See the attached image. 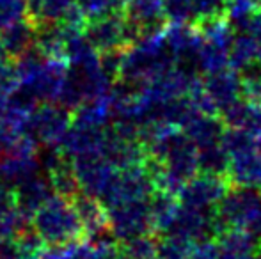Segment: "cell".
<instances>
[{
	"label": "cell",
	"mask_w": 261,
	"mask_h": 259,
	"mask_svg": "<svg viewBox=\"0 0 261 259\" xmlns=\"http://www.w3.org/2000/svg\"><path fill=\"white\" fill-rule=\"evenodd\" d=\"M164 27L142 34L121 52L116 82L137 87L176 64L165 41Z\"/></svg>",
	"instance_id": "6da1fadb"
},
{
	"label": "cell",
	"mask_w": 261,
	"mask_h": 259,
	"mask_svg": "<svg viewBox=\"0 0 261 259\" xmlns=\"http://www.w3.org/2000/svg\"><path fill=\"white\" fill-rule=\"evenodd\" d=\"M31 225L45 245H66L87 240L73 199L59 194H52L34 211Z\"/></svg>",
	"instance_id": "7a4b0ae2"
},
{
	"label": "cell",
	"mask_w": 261,
	"mask_h": 259,
	"mask_svg": "<svg viewBox=\"0 0 261 259\" xmlns=\"http://www.w3.org/2000/svg\"><path fill=\"white\" fill-rule=\"evenodd\" d=\"M222 146L227 158L226 176L233 187H261V151L256 137L247 131L226 128Z\"/></svg>",
	"instance_id": "3957f363"
},
{
	"label": "cell",
	"mask_w": 261,
	"mask_h": 259,
	"mask_svg": "<svg viewBox=\"0 0 261 259\" xmlns=\"http://www.w3.org/2000/svg\"><path fill=\"white\" fill-rule=\"evenodd\" d=\"M215 211L222 231L238 229L261 240V192L258 188L231 187Z\"/></svg>",
	"instance_id": "277c9868"
},
{
	"label": "cell",
	"mask_w": 261,
	"mask_h": 259,
	"mask_svg": "<svg viewBox=\"0 0 261 259\" xmlns=\"http://www.w3.org/2000/svg\"><path fill=\"white\" fill-rule=\"evenodd\" d=\"M242 96V76L237 69L224 68L219 71L201 75L199 85L190 94L196 107L204 114L220 116V112L229 107Z\"/></svg>",
	"instance_id": "5b68a950"
},
{
	"label": "cell",
	"mask_w": 261,
	"mask_h": 259,
	"mask_svg": "<svg viewBox=\"0 0 261 259\" xmlns=\"http://www.w3.org/2000/svg\"><path fill=\"white\" fill-rule=\"evenodd\" d=\"M139 31L121 11L89 20L84 27V38L98 53L121 52L139 39Z\"/></svg>",
	"instance_id": "8992f818"
},
{
	"label": "cell",
	"mask_w": 261,
	"mask_h": 259,
	"mask_svg": "<svg viewBox=\"0 0 261 259\" xmlns=\"http://www.w3.org/2000/svg\"><path fill=\"white\" fill-rule=\"evenodd\" d=\"M156 192L155 176L149 162L137 163V165L117 169L112 185L109 187L107 194L103 195L101 203L107 208L114 204L126 203V200H142L149 199Z\"/></svg>",
	"instance_id": "52a82bcc"
},
{
	"label": "cell",
	"mask_w": 261,
	"mask_h": 259,
	"mask_svg": "<svg viewBox=\"0 0 261 259\" xmlns=\"http://www.w3.org/2000/svg\"><path fill=\"white\" fill-rule=\"evenodd\" d=\"M73 123V110L57 101H39L27 123V131L46 148H59Z\"/></svg>",
	"instance_id": "ba28073f"
},
{
	"label": "cell",
	"mask_w": 261,
	"mask_h": 259,
	"mask_svg": "<svg viewBox=\"0 0 261 259\" xmlns=\"http://www.w3.org/2000/svg\"><path fill=\"white\" fill-rule=\"evenodd\" d=\"M107 210H109L110 235L117 242H126V240L153 233L149 199L126 200V203L114 204Z\"/></svg>",
	"instance_id": "9c48e42d"
},
{
	"label": "cell",
	"mask_w": 261,
	"mask_h": 259,
	"mask_svg": "<svg viewBox=\"0 0 261 259\" xmlns=\"http://www.w3.org/2000/svg\"><path fill=\"white\" fill-rule=\"evenodd\" d=\"M233 187L227 176L213 172H197L181 187L178 199L183 206L201 211H215L227 190Z\"/></svg>",
	"instance_id": "30bf717a"
},
{
	"label": "cell",
	"mask_w": 261,
	"mask_h": 259,
	"mask_svg": "<svg viewBox=\"0 0 261 259\" xmlns=\"http://www.w3.org/2000/svg\"><path fill=\"white\" fill-rule=\"evenodd\" d=\"M73 206L76 210L87 240L103 238L105 235H109V210L98 197L79 192L73 197Z\"/></svg>",
	"instance_id": "8fae6325"
},
{
	"label": "cell",
	"mask_w": 261,
	"mask_h": 259,
	"mask_svg": "<svg viewBox=\"0 0 261 259\" xmlns=\"http://www.w3.org/2000/svg\"><path fill=\"white\" fill-rule=\"evenodd\" d=\"M123 13L137 27L141 36L165 25L164 0H126Z\"/></svg>",
	"instance_id": "7c38bea8"
},
{
	"label": "cell",
	"mask_w": 261,
	"mask_h": 259,
	"mask_svg": "<svg viewBox=\"0 0 261 259\" xmlns=\"http://www.w3.org/2000/svg\"><path fill=\"white\" fill-rule=\"evenodd\" d=\"M219 118L227 128L247 131L254 137L261 133V107L249 101L247 98L233 101L220 112Z\"/></svg>",
	"instance_id": "4fadbf2b"
},
{
	"label": "cell",
	"mask_w": 261,
	"mask_h": 259,
	"mask_svg": "<svg viewBox=\"0 0 261 259\" xmlns=\"http://www.w3.org/2000/svg\"><path fill=\"white\" fill-rule=\"evenodd\" d=\"M36 28L29 20H21L0 31V46L9 59L18 61L34 46Z\"/></svg>",
	"instance_id": "5bb4252c"
},
{
	"label": "cell",
	"mask_w": 261,
	"mask_h": 259,
	"mask_svg": "<svg viewBox=\"0 0 261 259\" xmlns=\"http://www.w3.org/2000/svg\"><path fill=\"white\" fill-rule=\"evenodd\" d=\"M14 190H16L18 197V206H20L21 213L31 220L34 211L54 194L52 187H50L48 180L38 174L27 178L21 183L14 185Z\"/></svg>",
	"instance_id": "9a60e30c"
},
{
	"label": "cell",
	"mask_w": 261,
	"mask_h": 259,
	"mask_svg": "<svg viewBox=\"0 0 261 259\" xmlns=\"http://www.w3.org/2000/svg\"><path fill=\"white\" fill-rule=\"evenodd\" d=\"M181 208V203L176 195L167 194V192L156 190L149 197V211H151V224L153 233L156 235H165L171 231L174 224L178 211Z\"/></svg>",
	"instance_id": "2e32d148"
},
{
	"label": "cell",
	"mask_w": 261,
	"mask_h": 259,
	"mask_svg": "<svg viewBox=\"0 0 261 259\" xmlns=\"http://www.w3.org/2000/svg\"><path fill=\"white\" fill-rule=\"evenodd\" d=\"M75 4V0H27V20L34 25V28L57 23Z\"/></svg>",
	"instance_id": "e0dca14e"
},
{
	"label": "cell",
	"mask_w": 261,
	"mask_h": 259,
	"mask_svg": "<svg viewBox=\"0 0 261 259\" xmlns=\"http://www.w3.org/2000/svg\"><path fill=\"white\" fill-rule=\"evenodd\" d=\"M256 63V46L247 28H234L233 41L229 46V68L238 73L247 71Z\"/></svg>",
	"instance_id": "ac0fdd59"
},
{
	"label": "cell",
	"mask_w": 261,
	"mask_h": 259,
	"mask_svg": "<svg viewBox=\"0 0 261 259\" xmlns=\"http://www.w3.org/2000/svg\"><path fill=\"white\" fill-rule=\"evenodd\" d=\"M196 242L185 238L176 233H165L160 235L156 243V257L158 259H183L194 249Z\"/></svg>",
	"instance_id": "d6986e66"
},
{
	"label": "cell",
	"mask_w": 261,
	"mask_h": 259,
	"mask_svg": "<svg viewBox=\"0 0 261 259\" xmlns=\"http://www.w3.org/2000/svg\"><path fill=\"white\" fill-rule=\"evenodd\" d=\"M258 11H261V0H224V14L234 28L247 27Z\"/></svg>",
	"instance_id": "ffe728a7"
},
{
	"label": "cell",
	"mask_w": 261,
	"mask_h": 259,
	"mask_svg": "<svg viewBox=\"0 0 261 259\" xmlns=\"http://www.w3.org/2000/svg\"><path fill=\"white\" fill-rule=\"evenodd\" d=\"M124 259H156V243L158 240L151 235H142L137 238L119 242Z\"/></svg>",
	"instance_id": "44dd1931"
},
{
	"label": "cell",
	"mask_w": 261,
	"mask_h": 259,
	"mask_svg": "<svg viewBox=\"0 0 261 259\" xmlns=\"http://www.w3.org/2000/svg\"><path fill=\"white\" fill-rule=\"evenodd\" d=\"M80 13L86 16V20H94V18L105 16V14L121 11L126 0H75Z\"/></svg>",
	"instance_id": "7402d4cb"
},
{
	"label": "cell",
	"mask_w": 261,
	"mask_h": 259,
	"mask_svg": "<svg viewBox=\"0 0 261 259\" xmlns=\"http://www.w3.org/2000/svg\"><path fill=\"white\" fill-rule=\"evenodd\" d=\"M27 20V0H0V31Z\"/></svg>",
	"instance_id": "603a6c76"
},
{
	"label": "cell",
	"mask_w": 261,
	"mask_h": 259,
	"mask_svg": "<svg viewBox=\"0 0 261 259\" xmlns=\"http://www.w3.org/2000/svg\"><path fill=\"white\" fill-rule=\"evenodd\" d=\"M91 259H124L121 243L105 236L91 240Z\"/></svg>",
	"instance_id": "cb8c5ba5"
},
{
	"label": "cell",
	"mask_w": 261,
	"mask_h": 259,
	"mask_svg": "<svg viewBox=\"0 0 261 259\" xmlns=\"http://www.w3.org/2000/svg\"><path fill=\"white\" fill-rule=\"evenodd\" d=\"M242 94L261 107V71H252L242 78Z\"/></svg>",
	"instance_id": "d4e9b609"
},
{
	"label": "cell",
	"mask_w": 261,
	"mask_h": 259,
	"mask_svg": "<svg viewBox=\"0 0 261 259\" xmlns=\"http://www.w3.org/2000/svg\"><path fill=\"white\" fill-rule=\"evenodd\" d=\"M217 256L219 252H217L215 240H204V242H197L183 259H217Z\"/></svg>",
	"instance_id": "484cf974"
},
{
	"label": "cell",
	"mask_w": 261,
	"mask_h": 259,
	"mask_svg": "<svg viewBox=\"0 0 261 259\" xmlns=\"http://www.w3.org/2000/svg\"><path fill=\"white\" fill-rule=\"evenodd\" d=\"M247 28L251 32L252 39H254V46H256V63L261 64V11H258L256 14H252V18L249 20Z\"/></svg>",
	"instance_id": "4316f807"
},
{
	"label": "cell",
	"mask_w": 261,
	"mask_h": 259,
	"mask_svg": "<svg viewBox=\"0 0 261 259\" xmlns=\"http://www.w3.org/2000/svg\"><path fill=\"white\" fill-rule=\"evenodd\" d=\"M256 142H258V148H259V151H261V133L256 135Z\"/></svg>",
	"instance_id": "83f0119b"
},
{
	"label": "cell",
	"mask_w": 261,
	"mask_h": 259,
	"mask_svg": "<svg viewBox=\"0 0 261 259\" xmlns=\"http://www.w3.org/2000/svg\"><path fill=\"white\" fill-rule=\"evenodd\" d=\"M259 188H261V187H259Z\"/></svg>",
	"instance_id": "f1b7e54d"
}]
</instances>
